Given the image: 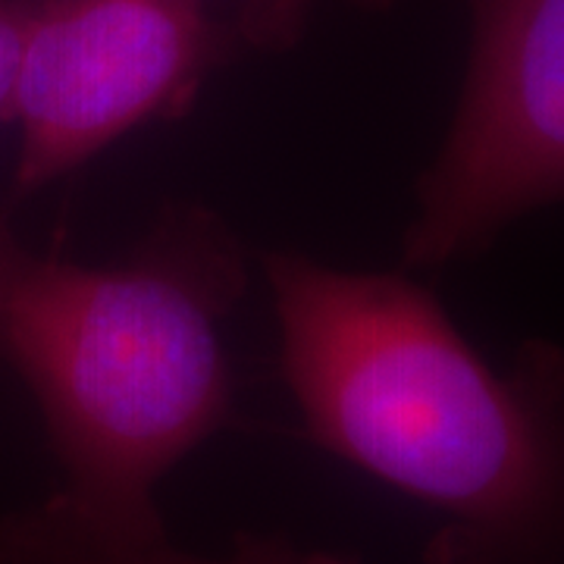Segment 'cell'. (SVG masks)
<instances>
[{
	"mask_svg": "<svg viewBox=\"0 0 564 564\" xmlns=\"http://www.w3.org/2000/svg\"><path fill=\"white\" fill-rule=\"evenodd\" d=\"M311 443L430 508L423 564H564V348L492 367L402 273L263 251Z\"/></svg>",
	"mask_w": 564,
	"mask_h": 564,
	"instance_id": "cell-1",
	"label": "cell"
},
{
	"mask_svg": "<svg viewBox=\"0 0 564 564\" xmlns=\"http://www.w3.org/2000/svg\"><path fill=\"white\" fill-rule=\"evenodd\" d=\"M470 47L458 104L414 185L408 267L440 270L564 204V0H462Z\"/></svg>",
	"mask_w": 564,
	"mask_h": 564,
	"instance_id": "cell-4",
	"label": "cell"
},
{
	"mask_svg": "<svg viewBox=\"0 0 564 564\" xmlns=\"http://www.w3.org/2000/svg\"><path fill=\"white\" fill-rule=\"evenodd\" d=\"M32 7H35V0H0V120H7L22 35H25L29 17H32Z\"/></svg>",
	"mask_w": 564,
	"mask_h": 564,
	"instance_id": "cell-7",
	"label": "cell"
},
{
	"mask_svg": "<svg viewBox=\"0 0 564 564\" xmlns=\"http://www.w3.org/2000/svg\"><path fill=\"white\" fill-rule=\"evenodd\" d=\"M248 285L217 210L170 204L120 263L0 254V351L39 404L63 486L47 499L117 536L166 530V474L232 421L223 326Z\"/></svg>",
	"mask_w": 564,
	"mask_h": 564,
	"instance_id": "cell-2",
	"label": "cell"
},
{
	"mask_svg": "<svg viewBox=\"0 0 564 564\" xmlns=\"http://www.w3.org/2000/svg\"><path fill=\"white\" fill-rule=\"evenodd\" d=\"M0 564H361V555L299 545L282 533H239L226 555H198L173 543L170 530L117 536L44 499L0 518Z\"/></svg>",
	"mask_w": 564,
	"mask_h": 564,
	"instance_id": "cell-5",
	"label": "cell"
},
{
	"mask_svg": "<svg viewBox=\"0 0 564 564\" xmlns=\"http://www.w3.org/2000/svg\"><path fill=\"white\" fill-rule=\"evenodd\" d=\"M232 3H236V20L251 47L280 51L299 41L307 13L317 0H232ZM345 3H355L364 10H386L395 0H345Z\"/></svg>",
	"mask_w": 564,
	"mask_h": 564,
	"instance_id": "cell-6",
	"label": "cell"
},
{
	"mask_svg": "<svg viewBox=\"0 0 564 564\" xmlns=\"http://www.w3.org/2000/svg\"><path fill=\"white\" fill-rule=\"evenodd\" d=\"M13 236H10V229H7V220H3V214H0V254H3V248L10 242Z\"/></svg>",
	"mask_w": 564,
	"mask_h": 564,
	"instance_id": "cell-8",
	"label": "cell"
},
{
	"mask_svg": "<svg viewBox=\"0 0 564 564\" xmlns=\"http://www.w3.org/2000/svg\"><path fill=\"white\" fill-rule=\"evenodd\" d=\"M242 47L239 20L204 0H35L7 107L20 129L13 198L148 122L180 120Z\"/></svg>",
	"mask_w": 564,
	"mask_h": 564,
	"instance_id": "cell-3",
	"label": "cell"
}]
</instances>
